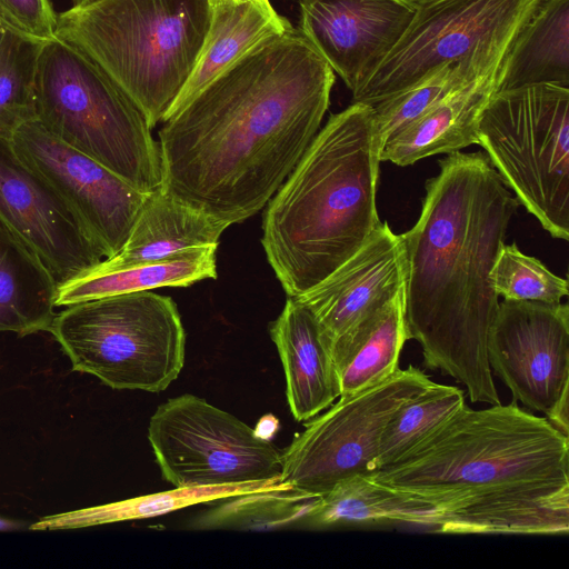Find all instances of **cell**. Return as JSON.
<instances>
[{"label": "cell", "instance_id": "cell-1", "mask_svg": "<svg viewBox=\"0 0 569 569\" xmlns=\"http://www.w3.org/2000/svg\"><path fill=\"white\" fill-rule=\"evenodd\" d=\"M335 81L300 29L260 41L163 121L161 188L228 227L256 214L320 130Z\"/></svg>", "mask_w": 569, "mask_h": 569}, {"label": "cell", "instance_id": "cell-2", "mask_svg": "<svg viewBox=\"0 0 569 569\" xmlns=\"http://www.w3.org/2000/svg\"><path fill=\"white\" fill-rule=\"evenodd\" d=\"M518 206L486 153L457 151L439 160L417 222L401 234L407 339L473 403H500L487 355L499 306L491 271Z\"/></svg>", "mask_w": 569, "mask_h": 569}, {"label": "cell", "instance_id": "cell-3", "mask_svg": "<svg viewBox=\"0 0 569 569\" xmlns=\"http://www.w3.org/2000/svg\"><path fill=\"white\" fill-rule=\"evenodd\" d=\"M370 476L433 509L439 532H569V438L516 400L465 403Z\"/></svg>", "mask_w": 569, "mask_h": 569}, {"label": "cell", "instance_id": "cell-4", "mask_svg": "<svg viewBox=\"0 0 569 569\" xmlns=\"http://www.w3.org/2000/svg\"><path fill=\"white\" fill-rule=\"evenodd\" d=\"M380 153L372 107L352 102L330 116L269 200L261 242L288 297L322 281L381 223Z\"/></svg>", "mask_w": 569, "mask_h": 569}, {"label": "cell", "instance_id": "cell-5", "mask_svg": "<svg viewBox=\"0 0 569 569\" xmlns=\"http://www.w3.org/2000/svg\"><path fill=\"white\" fill-rule=\"evenodd\" d=\"M208 0H93L57 14L54 37L98 66L154 128L190 77Z\"/></svg>", "mask_w": 569, "mask_h": 569}, {"label": "cell", "instance_id": "cell-6", "mask_svg": "<svg viewBox=\"0 0 569 569\" xmlns=\"http://www.w3.org/2000/svg\"><path fill=\"white\" fill-rule=\"evenodd\" d=\"M37 120L137 190L161 187V157L144 116L90 59L53 37L42 44L34 81Z\"/></svg>", "mask_w": 569, "mask_h": 569}, {"label": "cell", "instance_id": "cell-7", "mask_svg": "<svg viewBox=\"0 0 569 569\" xmlns=\"http://www.w3.org/2000/svg\"><path fill=\"white\" fill-rule=\"evenodd\" d=\"M48 331L72 370L116 390L161 392L184 366L186 333L177 306L150 290L66 306Z\"/></svg>", "mask_w": 569, "mask_h": 569}, {"label": "cell", "instance_id": "cell-8", "mask_svg": "<svg viewBox=\"0 0 569 569\" xmlns=\"http://www.w3.org/2000/svg\"><path fill=\"white\" fill-rule=\"evenodd\" d=\"M478 144L503 183L551 237L569 240V88L497 91L480 113Z\"/></svg>", "mask_w": 569, "mask_h": 569}, {"label": "cell", "instance_id": "cell-9", "mask_svg": "<svg viewBox=\"0 0 569 569\" xmlns=\"http://www.w3.org/2000/svg\"><path fill=\"white\" fill-rule=\"evenodd\" d=\"M148 440L162 478L174 488L281 478L282 450L194 395L161 403L149 420Z\"/></svg>", "mask_w": 569, "mask_h": 569}, {"label": "cell", "instance_id": "cell-10", "mask_svg": "<svg viewBox=\"0 0 569 569\" xmlns=\"http://www.w3.org/2000/svg\"><path fill=\"white\" fill-rule=\"evenodd\" d=\"M433 381L420 369H398L388 379L335 405L305 425L282 449L281 481L293 490L321 496L338 482L376 470L381 433L408 400Z\"/></svg>", "mask_w": 569, "mask_h": 569}, {"label": "cell", "instance_id": "cell-11", "mask_svg": "<svg viewBox=\"0 0 569 569\" xmlns=\"http://www.w3.org/2000/svg\"><path fill=\"white\" fill-rule=\"evenodd\" d=\"M545 0H416V13L397 44L352 93L373 106L432 70L453 63Z\"/></svg>", "mask_w": 569, "mask_h": 569}, {"label": "cell", "instance_id": "cell-12", "mask_svg": "<svg viewBox=\"0 0 569 569\" xmlns=\"http://www.w3.org/2000/svg\"><path fill=\"white\" fill-rule=\"evenodd\" d=\"M487 355L513 400L546 418L569 398V307L499 301Z\"/></svg>", "mask_w": 569, "mask_h": 569}, {"label": "cell", "instance_id": "cell-13", "mask_svg": "<svg viewBox=\"0 0 569 569\" xmlns=\"http://www.w3.org/2000/svg\"><path fill=\"white\" fill-rule=\"evenodd\" d=\"M18 156L71 207L106 259L126 243L148 193L51 134L37 119L10 138Z\"/></svg>", "mask_w": 569, "mask_h": 569}, {"label": "cell", "instance_id": "cell-14", "mask_svg": "<svg viewBox=\"0 0 569 569\" xmlns=\"http://www.w3.org/2000/svg\"><path fill=\"white\" fill-rule=\"evenodd\" d=\"M0 221L29 246L59 284L106 256L59 193L0 138Z\"/></svg>", "mask_w": 569, "mask_h": 569}, {"label": "cell", "instance_id": "cell-15", "mask_svg": "<svg viewBox=\"0 0 569 569\" xmlns=\"http://www.w3.org/2000/svg\"><path fill=\"white\" fill-rule=\"evenodd\" d=\"M537 10L477 43L470 51L462 81L433 108L387 140L381 149V162L406 167L478 144L480 113L498 91L502 66L513 42Z\"/></svg>", "mask_w": 569, "mask_h": 569}, {"label": "cell", "instance_id": "cell-16", "mask_svg": "<svg viewBox=\"0 0 569 569\" xmlns=\"http://www.w3.org/2000/svg\"><path fill=\"white\" fill-rule=\"evenodd\" d=\"M300 30L353 93L416 13V0H303Z\"/></svg>", "mask_w": 569, "mask_h": 569}, {"label": "cell", "instance_id": "cell-17", "mask_svg": "<svg viewBox=\"0 0 569 569\" xmlns=\"http://www.w3.org/2000/svg\"><path fill=\"white\" fill-rule=\"evenodd\" d=\"M405 279L401 234L381 221L356 253L296 298L312 312L331 346L402 291Z\"/></svg>", "mask_w": 569, "mask_h": 569}, {"label": "cell", "instance_id": "cell-18", "mask_svg": "<svg viewBox=\"0 0 569 569\" xmlns=\"http://www.w3.org/2000/svg\"><path fill=\"white\" fill-rule=\"evenodd\" d=\"M269 331L282 362L290 411L297 421L309 420L340 396L330 343L296 297H288Z\"/></svg>", "mask_w": 569, "mask_h": 569}, {"label": "cell", "instance_id": "cell-19", "mask_svg": "<svg viewBox=\"0 0 569 569\" xmlns=\"http://www.w3.org/2000/svg\"><path fill=\"white\" fill-rule=\"evenodd\" d=\"M227 228L160 187L147 194L123 247L93 268L112 270L163 260L191 248L218 247Z\"/></svg>", "mask_w": 569, "mask_h": 569}, {"label": "cell", "instance_id": "cell-20", "mask_svg": "<svg viewBox=\"0 0 569 569\" xmlns=\"http://www.w3.org/2000/svg\"><path fill=\"white\" fill-rule=\"evenodd\" d=\"M291 28V23L274 9L254 2L211 7L209 28L196 64L163 121L260 41Z\"/></svg>", "mask_w": 569, "mask_h": 569}, {"label": "cell", "instance_id": "cell-21", "mask_svg": "<svg viewBox=\"0 0 569 569\" xmlns=\"http://www.w3.org/2000/svg\"><path fill=\"white\" fill-rule=\"evenodd\" d=\"M403 290L351 332L331 343L339 397L375 386L399 369L400 353L408 340Z\"/></svg>", "mask_w": 569, "mask_h": 569}, {"label": "cell", "instance_id": "cell-22", "mask_svg": "<svg viewBox=\"0 0 569 569\" xmlns=\"http://www.w3.org/2000/svg\"><path fill=\"white\" fill-rule=\"evenodd\" d=\"M57 288L39 256L0 221V332L48 331Z\"/></svg>", "mask_w": 569, "mask_h": 569}, {"label": "cell", "instance_id": "cell-23", "mask_svg": "<svg viewBox=\"0 0 569 569\" xmlns=\"http://www.w3.org/2000/svg\"><path fill=\"white\" fill-rule=\"evenodd\" d=\"M218 247L191 248L163 260L141 262L112 270L91 268L57 288L56 306L161 287H188L217 278Z\"/></svg>", "mask_w": 569, "mask_h": 569}, {"label": "cell", "instance_id": "cell-24", "mask_svg": "<svg viewBox=\"0 0 569 569\" xmlns=\"http://www.w3.org/2000/svg\"><path fill=\"white\" fill-rule=\"evenodd\" d=\"M315 527L335 525L408 523L439 532L440 518L429 506L356 475L318 496L303 520Z\"/></svg>", "mask_w": 569, "mask_h": 569}, {"label": "cell", "instance_id": "cell-25", "mask_svg": "<svg viewBox=\"0 0 569 569\" xmlns=\"http://www.w3.org/2000/svg\"><path fill=\"white\" fill-rule=\"evenodd\" d=\"M569 88V0H545L513 42L498 91L529 84Z\"/></svg>", "mask_w": 569, "mask_h": 569}, {"label": "cell", "instance_id": "cell-26", "mask_svg": "<svg viewBox=\"0 0 569 569\" xmlns=\"http://www.w3.org/2000/svg\"><path fill=\"white\" fill-rule=\"evenodd\" d=\"M281 488L291 487L282 482L281 478H274L234 485L174 488L169 491L46 516L30 523L28 530L80 529L126 520L146 519L163 516L197 503Z\"/></svg>", "mask_w": 569, "mask_h": 569}, {"label": "cell", "instance_id": "cell-27", "mask_svg": "<svg viewBox=\"0 0 569 569\" xmlns=\"http://www.w3.org/2000/svg\"><path fill=\"white\" fill-rule=\"evenodd\" d=\"M44 41L0 20V138L37 119L34 81Z\"/></svg>", "mask_w": 569, "mask_h": 569}, {"label": "cell", "instance_id": "cell-28", "mask_svg": "<svg viewBox=\"0 0 569 569\" xmlns=\"http://www.w3.org/2000/svg\"><path fill=\"white\" fill-rule=\"evenodd\" d=\"M465 403L461 389L437 382L408 400L396 411L381 433L376 470L393 463Z\"/></svg>", "mask_w": 569, "mask_h": 569}, {"label": "cell", "instance_id": "cell-29", "mask_svg": "<svg viewBox=\"0 0 569 569\" xmlns=\"http://www.w3.org/2000/svg\"><path fill=\"white\" fill-rule=\"evenodd\" d=\"M317 497L292 488L256 491L228 498L200 515L197 529L267 530L303 521Z\"/></svg>", "mask_w": 569, "mask_h": 569}, {"label": "cell", "instance_id": "cell-30", "mask_svg": "<svg viewBox=\"0 0 569 569\" xmlns=\"http://www.w3.org/2000/svg\"><path fill=\"white\" fill-rule=\"evenodd\" d=\"M469 61L470 52L453 63L432 70L411 86L371 106L381 149L387 140L448 96L462 81Z\"/></svg>", "mask_w": 569, "mask_h": 569}, {"label": "cell", "instance_id": "cell-31", "mask_svg": "<svg viewBox=\"0 0 569 569\" xmlns=\"http://www.w3.org/2000/svg\"><path fill=\"white\" fill-rule=\"evenodd\" d=\"M491 281L505 300L557 305L569 293L566 278L556 276L537 258L522 253L516 243L501 247Z\"/></svg>", "mask_w": 569, "mask_h": 569}, {"label": "cell", "instance_id": "cell-32", "mask_svg": "<svg viewBox=\"0 0 569 569\" xmlns=\"http://www.w3.org/2000/svg\"><path fill=\"white\" fill-rule=\"evenodd\" d=\"M0 20L42 41L53 38L57 28L50 0H0Z\"/></svg>", "mask_w": 569, "mask_h": 569}, {"label": "cell", "instance_id": "cell-33", "mask_svg": "<svg viewBox=\"0 0 569 569\" xmlns=\"http://www.w3.org/2000/svg\"><path fill=\"white\" fill-rule=\"evenodd\" d=\"M254 430L258 436L269 439L278 430V421L273 416H266L258 422Z\"/></svg>", "mask_w": 569, "mask_h": 569}, {"label": "cell", "instance_id": "cell-34", "mask_svg": "<svg viewBox=\"0 0 569 569\" xmlns=\"http://www.w3.org/2000/svg\"><path fill=\"white\" fill-rule=\"evenodd\" d=\"M28 522L0 515V532L22 531L29 528Z\"/></svg>", "mask_w": 569, "mask_h": 569}, {"label": "cell", "instance_id": "cell-35", "mask_svg": "<svg viewBox=\"0 0 569 569\" xmlns=\"http://www.w3.org/2000/svg\"><path fill=\"white\" fill-rule=\"evenodd\" d=\"M208 1H209L210 7H214V6L221 4V3H229V2L239 3V2L250 1V2H254V3L263 7L266 9H273L269 0H208Z\"/></svg>", "mask_w": 569, "mask_h": 569}, {"label": "cell", "instance_id": "cell-36", "mask_svg": "<svg viewBox=\"0 0 569 569\" xmlns=\"http://www.w3.org/2000/svg\"><path fill=\"white\" fill-rule=\"evenodd\" d=\"M72 1H73V4H82V3H87V2H90L93 0H72Z\"/></svg>", "mask_w": 569, "mask_h": 569}, {"label": "cell", "instance_id": "cell-37", "mask_svg": "<svg viewBox=\"0 0 569 569\" xmlns=\"http://www.w3.org/2000/svg\"><path fill=\"white\" fill-rule=\"evenodd\" d=\"M296 1H298V2L300 3V2H302L303 0H296Z\"/></svg>", "mask_w": 569, "mask_h": 569}]
</instances>
